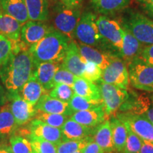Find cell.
I'll return each instance as SVG.
<instances>
[{
  "label": "cell",
  "instance_id": "484cf974",
  "mask_svg": "<svg viewBox=\"0 0 153 153\" xmlns=\"http://www.w3.org/2000/svg\"><path fill=\"white\" fill-rule=\"evenodd\" d=\"M49 93V91L42 86L32 75L29 80L23 86L19 94L25 101L35 106L38 101L44 94Z\"/></svg>",
  "mask_w": 153,
  "mask_h": 153
},
{
  "label": "cell",
  "instance_id": "cb8c5ba5",
  "mask_svg": "<svg viewBox=\"0 0 153 153\" xmlns=\"http://www.w3.org/2000/svg\"><path fill=\"white\" fill-rule=\"evenodd\" d=\"M1 11L16 19L22 24L29 19L25 0H0Z\"/></svg>",
  "mask_w": 153,
  "mask_h": 153
},
{
  "label": "cell",
  "instance_id": "ba28073f",
  "mask_svg": "<svg viewBox=\"0 0 153 153\" xmlns=\"http://www.w3.org/2000/svg\"><path fill=\"white\" fill-rule=\"evenodd\" d=\"M107 119L118 111L120 107L129 99L128 90L116 86L99 81L98 85Z\"/></svg>",
  "mask_w": 153,
  "mask_h": 153
},
{
  "label": "cell",
  "instance_id": "8992f818",
  "mask_svg": "<svg viewBox=\"0 0 153 153\" xmlns=\"http://www.w3.org/2000/svg\"><path fill=\"white\" fill-rule=\"evenodd\" d=\"M99 30L108 47V52L119 57L123 45V29L118 20L106 16L97 17Z\"/></svg>",
  "mask_w": 153,
  "mask_h": 153
},
{
  "label": "cell",
  "instance_id": "f546056e",
  "mask_svg": "<svg viewBox=\"0 0 153 153\" xmlns=\"http://www.w3.org/2000/svg\"><path fill=\"white\" fill-rule=\"evenodd\" d=\"M30 21L46 22L49 19L50 5L46 0H25Z\"/></svg>",
  "mask_w": 153,
  "mask_h": 153
},
{
  "label": "cell",
  "instance_id": "6da1fadb",
  "mask_svg": "<svg viewBox=\"0 0 153 153\" xmlns=\"http://www.w3.org/2000/svg\"><path fill=\"white\" fill-rule=\"evenodd\" d=\"M35 65L28 51L13 54L0 68V79L7 93H19L33 74Z\"/></svg>",
  "mask_w": 153,
  "mask_h": 153
},
{
  "label": "cell",
  "instance_id": "ac0fdd59",
  "mask_svg": "<svg viewBox=\"0 0 153 153\" xmlns=\"http://www.w3.org/2000/svg\"><path fill=\"white\" fill-rule=\"evenodd\" d=\"M95 128L82 125L69 118L61 128L63 140H79L93 136Z\"/></svg>",
  "mask_w": 153,
  "mask_h": 153
},
{
  "label": "cell",
  "instance_id": "74e56055",
  "mask_svg": "<svg viewBox=\"0 0 153 153\" xmlns=\"http://www.w3.org/2000/svg\"><path fill=\"white\" fill-rule=\"evenodd\" d=\"M76 76L72 74V72L63 68L61 64V67L55 73L53 78V87L57 85H66L72 87Z\"/></svg>",
  "mask_w": 153,
  "mask_h": 153
},
{
  "label": "cell",
  "instance_id": "7a4b0ae2",
  "mask_svg": "<svg viewBox=\"0 0 153 153\" xmlns=\"http://www.w3.org/2000/svg\"><path fill=\"white\" fill-rule=\"evenodd\" d=\"M70 41L68 37L53 27L28 50L35 66L42 62L62 63Z\"/></svg>",
  "mask_w": 153,
  "mask_h": 153
},
{
  "label": "cell",
  "instance_id": "e0dca14e",
  "mask_svg": "<svg viewBox=\"0 0 153 153\" xmlns=\"http://www.w3.org/2000/svg\"><path fill=\"white\" fill-rule=\"evenodd\" d=\"M70 118L82 125L94 128L107 119L103 105L91 109L74 112Z\"/></svg>",
  "mask_w": 153,
  "mask_h": 153
},
{
  "label": "cell",
  "instance_id": "277c9868",
  "mask_svg": "<svg viewBox=\"0 0 153 153\" xmlns=\"http://www.w3.org/2000/svg\"><path fill=\"white\" fill-rule=\"evenodd\" d=\"M82 14V6H68L60 1L50 7L49 19L53 28L70 38L74 40V32Z\"/></svg>",
  "mask_w": 153,
  "mask_h": 153
},
{
  "label": "cell",
  "instance_id": "b9f144b4",
  "mask_svg": "<svg viewBox=\"0 0 153 153\" xmlns=\"http://www.w3.org/2000/svg\"><path fill=\"white\" fill-rule=\"evenodd\" d=\"M140 57L142 60L151 66H153V44L143 47Z\"/></svg>",
  "mask_w": 153,
  "mask_h": 153
},
{
  "label": "cell",
  "instance_id": "d590c367",
  "mask_svg": "<svg viewBox=\"0 0 153 153\" xmlns=\"http://www.w3.org/2000/svg\"><path fill=\"white\" fill-rule=\"evenodd\" d=\"M49 96L58 100L69 102L74 94L73 88L66 85H57L51 89Z\"/></svg>",
  "mask_w": 153,
  "mask_h": 153
},
{
  "label": "cell",
  "instance_id": "2e32d148",
  "mask_svg": "<svg viewBox=\"0 0 153 153\" xmlns=\"http://www.w3.org/2000/svg\"><path fill=\"white\" fill-rule=\"evenodd\" d=\"M35 108L37 111H41L48 114H62L70 116L74 114L70 108L68 102L58 100L49 96L48 93L44 94L36 104Z\"/></svg>",
  "mask_w": 153,
  "mask_h": 153
},
{
  "label": "cell",
  "instance_id": "4dcf8cb0",
  "mask_svg": "<svg viewBox=\"0 0 153 153\" xmlns=\"http://www.w3.org/2000/svg\"><path fill=\"white\" fill-rule=\"evenodd\" d=\"M71 110L74 112L81 111H85L91 109V108L99 107L103 105L102 100L95 101L88 99L85 97H80V96L74 94L70 101H69Z\"/></svg>",
  "mask_w": 153,
  "mask_h": 153
},
{
  "label": "cell",
  "instance_id": "e575fe53",
  "mask_svg": "<svg viewBox=\"0 0 153 153\" xmlns=\"http://www.w3.org/2000/svg\"><path fill=\"white\" fill-rule=\"evenodd\" d=\"M127 129V140L124 146L123 153H140L143 145V140L128 127Z\"/></svg>",
  "mask_w": 153,
  "mask_h": 153
},
{
  "label": "cell",
  "instance_id": "52a82bcc",
  "mask_svg": "<svg viewBox=\"0 0 153 153\" xmlns=\"http://www.w3.org/2000/svg\"><path fill=\"white\" fill-rule=\"evenodd\" d=\"M130 84L139 90L153 93V66L136 57L127 64Z\"/></svg>",
  "mask_w": 153,
  "mask_h": 153
},
{
  "label": "cell",
  "instance_id": "c3c4849f",
  "mask_svg": "<svg viewBox=\"0 0 153 153\" xmlns=\"http://www.w3.org/2000/svg\"><path fill=\"white\" fill-rule=\"evenodd\" d=\"M46 1L49 3L50 7H51V5H53V4H55V2H57V1H59V0H46Z\"/></svg>",
  "mask_w": 153,
  "mask_h": 153
},
{
  "label": "cell",
  "instance_id": "9c48e42d",
  "mask_svg": "<svg viewBox=\"0 0 153 153\" xmlns=\"http://www.w3.org/2000/svg\"><path fill=\"white\" fill-rule=\"evenodd\" d=\"M114 116L143 140L153 143V124L145 116L129 111H118Z\"/></svg>",
  "mask_w": 153,
  "mask_h": 153
},
{
  "label": "cell",
  "instance_id": "681fc988",
  "mask_svg": "<svg viewBox=\"0 0 153 153\" xmlns=\"http://www.w3.org/2000/svg\"><path fill=\"white\" fill-rule=\"evenodd\" d=\"M82 150H79V151H76V152H74V153H82Z\"/></svg>",
  "mask_w": 153,
  "mask_h": 153
},
{
  "label": "cell",
  "instance_id": "836d02e7",
  "mask_svg": "<svg viewBox=\"0 0 153 153\" xmlns=\"http://www.w3.org/2000/svg\"><path fill=\"white\" fill-rule=\"evenodd\" d=\"M69 118H70L69 116L62 114H48V113L37 111L33 119L41 120L53 127L61 128Z\"/></svg>",
  "mask_w": 153,
  "mask_h": 153
},
{
  "label": "cell",
  "instance_id": "5b68a950",
  "mask_svg": "<svg viewBox=\"0 0 153 153\" xmlns=\"http://www.w3.org/2000/svg\"><path fill=\"white\" fill-rule=\"evenodd\" d=\"M97 14L91 11L82 12L79 22L76 27L74 36L80 43L109 53L107 45L99 30L97 23Z\"/></svg>",
  "mask_w": 153,
  "mask_h": 153
},
{
  "label": "cell",
  "instance_id": "7dc6e473",
  "mask_svg": "<svg viewBox=\"0 0 153 153\" xmlns=\"http://www.w3.org/2000/svg\"><path fill=\"white\" fill-rule=\"evenodd\" d=\"M0 153H13L11 145L4 143H0Z\"/></svg>",
  "mask_w": 153,
  "mask_h": 153
},
{
  "label": "cell",
  "instance_id": "bcb514c9",
  "mask_svg": "<svg viewBox=\"0 0 153 153\" xmlns=\"http://www.w3.org/2000/svg\"><path fill=\"white\" fill-rule=\"evenodd\" d=\"M59 1L68 6L76 7V6H81L82 1L83 0H59Z\"/></svg>",
  "mask_w": 153,
  "mask_h": 153
},
{
  "label": "cell",
  "instance_id": "f6af8a7d",
  "mask_svg": "<svg viewBox=\"0 0 153 153\" xmlns=\"http://www.w3.org/2000/svg\"><path fill=\"white\" fill-rule=\"evenodd\" d=\"M140 153H153V143L143 140Z\"/></svg>",
  "mask_w": 153,
  "mask_h": 153
},
{
  "label": "cell",
  "instance_id": "7bdbcfd3",
  "mask_svg": "<svg viewBox=\"0 0 153 153\" xmlns=\"http://www.w3.org/2000/svg\"><path fill=\"white\" fill-rule=\"evenodd\" d=\"M82 153H104V150L92 139L82 150Z\"/></svg>",
  "mask_w": 153,
  "mask_h": 153
},
{
  "label": "cell",
  "instance_id": "83f0119b",
  "mask_svg": "<svg viewBox=\"0 0 153 153\" xmlns=\"http://www.w3.org/2000/svg\"><path fill=\"white\" fill-rule=\"evenodd\" d=\"M72 88L74 94L80 97L91 100H102L98 85L82 76H76Z\"/></svg>",
  "mask_w": 153,
  "mask_h": 153
},
{
  "label": "cell",
  "instance_id": "ffe728a7",
  "mask_svg": "<svg viewBox=\"0 0 153 153\" xmlns=\"http://www.w3.org/2000/svg\"><path fill=\"white\" fill-rule=\"evenodd\" d=\"M123 45H122L119 57L128 64L133 59L140 56L144 45L134 37L127 29L123 27Z\"/></svg>",
  "mask_w": 153,
  "mask_h": 153
},
{
  "label": "cell",
  "instance_id": "60d3db41",
  "mask_svg": "<svg viewBox=\"0 0 153 153\" xmlns=\"http://www.w3.org/2000/svg\"><path fill=\"white\" fill-rule=\"evenodd\" d=\"M142 13L153 20V0H136Z\"/></svg>",
  "mask_w": 153,
  "mask_h": 153
},
{
  "label": "cell",
  "instance_id": "8fae6325",
  "mask_svg": "<svg viewBox=\"0 0 153 153\" xmlns=\"http://www.w3.org/2000/svg\"><path fill=\"white\" fill-rule=\"evenodd\" d=\"M10 110L19 126H24L35 117L37 111L21 97L19 93H7Z\"/></svg>",
  "mask_w": 153,
  "mask_h": 153
},
{
  "label": "cell",
  "instance_id": "f1b7e54d",
  "mask_svg": "<svg viewBox=\"0 0 153 153\" xmlns=\"http://www.w3.org/2000/svg\"><path fill=\"white\" fill-rule=\"evenodd\" d=\"M111 123L112 139L115 150L117 153L123 152L128 135V129L125 124L116 116H111L108 118Z\"/></svg>",
  "mask_w": 153,
  "mask_h": 153
},
{
  "label": "cell",
  "instance_id": "4316f807",
  "mask_svg": "<svg viewBox=\"0 0 153 153\" xmlns=\"http://www.w3.org/2000/svg\"><path fill=\"white\" fill-rule=\"evenodd\" d=\"M131 0H91L96 12L103 16H111L127 8Z\"/></svg>",
  "mask_w": 153,
  "mask_h": 153
},
{
  "label": "cell",
  "instance_id": "f907efd6",
  "mask_svg": "<svg viewBox=\"0 0 153 153\" xmlns=\"http://www.w3.org/2000/svg\"><path fill=\"white\" fill-rule=\"evenodd\" d=\"M1 5H0V13H1Z\"/></svg>",
  "mask_w": 153,
  "mask_h": 153
},
{
  "label": "cell",
  "instance_id": "1f68e13d",
  "mask_svg": "<svg viewBox=\"0 0 153 153\" xmlns=\"http://www.w3.org/2000/svg\"><path fill=\"white\" fill-rule=\"evenodd\" d=\"M93 139V136L79 140H62L57 145V153H74L82 150Z\"/></svg>",
  "mask_w": 153,
  "mask_h": 153
},
{
  "label": "cell",
  "instance_id": "3957f363",
  "mask_svg": "<svg viewBox=\"0 0 153 153\" xmlns=\"http://www.w3.org/2000/svg\"><path fill=\"white\" fill-rule=\"evenodd\" d=\"M118 22L144 46L153 44V20L136 9L126 8Z\"/></svg>",
  "mask_w": 153,
  "mask_h": 153
},
{
  "label": "cell",
  "instance_id": "603a6c76",
  "mask_svg": "<svg viewBox=\"0 0 153 153\" xmlns=\"http://www.w3.org/2000/svg\"><path fill=\"white\" fill-rule=\"evenodd\" d=\"M22 24L16 19L5 14L0 13V34L9 38L14 43L21 41V31Z\"/></svg>",
  "mask_w": 153,
  "mask_h": 153
},
{
  "label": "cell",
  "instance_id": "f35d334b",
  "mask_svg": "<svg viewBox=\"0 0 153 153\" xmlns=\"http://www.w3.org/2000/svg\"><path fill=\"white\" fill-rule=\"evenodd\" d=\"M102 70L94 62L86 61L82 77L92 82H99L101 79Z\"/></svg>",
  "mask_w": 153,
  "mask_h": 153
},
{
  "label": "cell",
  "instance_id": "7402d4cb",
  "mask_svg": "<svg viewBox=\"0 0 153 153\" xmlns=\"http://www.w3.org/2000/svg\"><path fill=\"white\" fill-rule=\"evenodd\" d=\"M93 140L104 150V153H117L113 143L109 119H106L96 128L93 135Z\"/></svg>",
  "mask_w": 153,
  "mask_h": 153
},
{
  "label": "cell",
  "instance_id": "ee69618b",
  "mask_svg": "<svg viewBox=\"0 0 153 153\" xmlns=\"http://www.w3.org/2000/svg\"><path fill=\"white\" fill-rule=\"evenodd\" d=\"M8 102L7 91H5L4 88L0 84V108L4 106Z\"/></svg>",
  "mask_w": 153,
  "mask_h": 153
},
{
  "label": "cell",
  "instance_id": "d6a6232c",
  "mask_svg": "<svg viewBox=\"0 0 153 153\" xmlns=\"http://www.w3.org/2000/svg\"><path fill=\"white\" fill-rule=\"evenodd\" d=\"M13 153H36L30 140L14 135L9 139Z\"/></svg>",
  "mask_w": 153,
  "mask_h": 153
},
{
  "label": "cell",
  "instance_id": "7c38bea8",
  "mask_svg": "<svg viewBox=\"0 0 153 153\" xmlns=\"http://www.w3.org/2000/svg\"><path fill=\"white\" fill-rule=\"evenodd\" d=\"M118 111H129L143 115L153 124V94L150 95H130L129 99Z\"/></svg>",
  "mask_w": 153,
  "mask_h": 153
},
{
  "label": "cell",
  "instance_id": "5bb4252c",
  "mask_svg": "<svg viewBox=\"0 0 153 153\" xmlns=\"http://www.w3.org/2000/svg\"><path fill=\"white\" fill-rule=\"evenodd\" d=\"M29 135L57 145L63 140L61 128L53 127L41 120L33 119L28 126Z\"/></svg>",
  "mask_w": 153,
  "mask_h": 153
},
{
  "label": "cell",
  "instance_id": "4fadbf2b",
  "mask_svg": "<svg viewBox=\"0 0 153 153\" xmlns=\"http://www.w3.org/2000/svg\"><path fill=\"white\" fill-rule=\"evenodd\" d=\"M52 26L43 22L28 21L22 25L21 31V41L28 48L40 41L48 33Z\"/></svg>",
  "mask_w": 153,
  "mask_h": 153
},
{
  "label": "cell",
  "instance_id": "d4e9b609",
  "mask_svg": "<svg viewBox=\"0 0 153 153\" xmlns=\"http://www.w3.org/2000/svg\"><path fill=\"white\" fill-rule=\"evenodd\" d=\"M19 126L10 110L9 103L0 108V142L15 135Z\"/></svg>",
  "mask_w": 153,
  "mask_h": 153
},
{
  "label": "cell",
  "instance_id": "ab89813d",
  "mask_svg": "<svg viewBox=\"0 0 153 153\" xmlns=\"http://www.w3.org/2000/svg\"><path fill=\"white\" fill-rule=\"evenodd\" d=\"M13 47V42L0 34V68L12 55Z\"/></svg>",
  "mask_w": 153,
  "mask_h": 153
},
{
  "label": "cell",
  "instance_id": "d6986e66",
  "mask_svg": "<svg viewBox=\"0 0 153 153\" xmlns=\"http://www.w3.org/2000/svg\"><path fill=\"white\" fill-rule=\"evenodd\" d=\"M62 63L42 62L35 66L33 76L48 91L53 89V80Z\"/></svg>",
  "mask_w": 153,
  "mask_h": 153
},
{
  "label": "cell",
  "instance_id": "8d00e7d4",
  "mask_svg": "<svg viewBox=\"0 0 153 153\" xmlns=\"http://www.w3.org/2000/svg\"><path fill=\"white\" fill-rule=\"evenodd\" d=\"M36 153H57V145L41 138L28 135Z\"/></svg>",
  "mask_w": 153,
  "mask_h": 153
},
{
  "label": "cell",
  "instance_id": "9a60e30c",
  "mask_svg": "<svg viewBox=\"0 0 153 153\" xmlns=\"http://www.w3.org/2000/svg\"><path fill=\"white\" fill-rule=\"evenodd\" d=\"M86 61L80 54L77 43L72 40L69 43L62 66L75 76H82Z\"/></svg>",
  "mask_w": 153,
  "mask_h": 153
},
{
  "label": "cell",
  "instance_id": "30bf717a",
  "mask_svg": "<svg viewBox=\"0 0 153 153\" xmlns=\"http://www.w3.org/2000/svg\"><path fill=\"white\" fill-rule=\"evenodd\" d=\"M101 81L128 90L130 81L127 63L120 57H114L109 65L102 70Z\"/></svg>",
  "mask_w": 153,
  "mask_h": 153
},
{
  "label": "cell",
  "instance_id": "44dd1931",
  "mask_svg": "<svg viewBox=\"0 0 153 153\" xmlns=\"http://www.w3.org/2000/svg\"><path fill=\"white\" fill-rule=\"evenodd\" d=\"M77 45L82 57L87 61L94 62L102 70L109 65L114 57H116L110 53L85 44L79 43H77Z\"/></svg>",
  "mask_w": 153,
  "mask_h": 153
}]
</instances>
